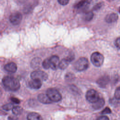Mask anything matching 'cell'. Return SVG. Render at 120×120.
Instances as JSON below:
<instances>
[{
  "instance_id": "ba28073f",
  "label": "cell",
  "mask_w": 120,
  "mask_h": 120,
  "mask_svg": "<svg viewBox=\"0 0 120 120\" xmlns=\"http://www.w3.org/2000/svg\"><path fill=\"white\" fill-rule=\"evenodd\" d=\"M74 59V56L72 54H71L68 56L67 57L64 58L60 61V64H59V68L62 70H64L66 69L70 63Z\"/></svg>"
},
{
  "instance_id": "484cf974",
  "label": "cell",
  "mask_w": 120,
  "mask_h": 120,
  "mask_svg": "<svg viewBox=\"0 0 120 120\" xmlns=\"http://www.w3.org/2000/svg\"><path fill=\"white\" fill-rule=\"evenodd\" d=\"M59 4H60L61 5L64 6L68 4L69 0H57Z\"/></svg>"
},
{
  "instance_id": "e0dca14e",
  "label": "cell",
  "mask_w": 120,
  "mask_h": 120,
  "mask_svg": "<svg viewBox=\"0 0 120 120\" xmlns=\"http://www.w3.org/2000/svg\"><path fill=\"white\" fill-rule=\"evenodd\" d=\"M41 64V59L39 57L33 58L30 62V66L33 68H38Z\"/></svg>"
},
{
  "instance_id": "4316f807",
  "label": "cell",
  "mask_w": 120,
  "mask_h": 120,
  "mask_svg": "<svg viewBox=\"0 0 120 120\" xmlns=\"http://www.w3.org/2000/svg\"><path fill=\"white\" fill-rule=\"evenodd\" d=\"M74 77V75L73 74H72V73H70L67 74L66 76H65L66 79L68 80H71V79H73Z\"/></svg>"
},
{
  "instance_id": "83f0119b",
  "label": "cell",
  "mask_w": 120,
  "mask_h": 120,
  "mask_svg": "<svg viewBox=\"0 0 120 120\" xmlns=\"http://www.w3.org/2000/svg\"><path fill=\"white\" fill-rule=\"evenodd\" d=\"M115 45H116V46L120 49V37L118 38L115 41Z\"/></svg>"
},
{
  "instance_id": "9a60e30c",
  "label": "cell",
  "mask_w": 120,
  "mask_h": 120,
  "mask_svg": "<svg viewBox=\"0 0 120 120\" xmlns=\"http://www.w3.org/2000/svg\"><path fill=\"white\" fill-rule=\"evenodd\" d=\"M118 15L116 13H112L106 15L105 20L107 23H113L117 21Z\"/></svg>"
},
{
  "instance_id": "7c38bea8",
  "label": "cell",
  "mask_w": 120,
  "mask_h": 120,
  "mask_svg": "<svg viewBox=\"0 0 120 120\" xmlns=\"http://www.w3.org/2000/svg\"><path fill=\"white\" fill-rule=\"evenodd\" d=\"M38 101L44 104H50L52 103V101L50 99L47 95L46 94L41 93L38 96Z\"/></svg>"
},
{
  "instance_id": "7402d4cb",
  "label": "cell",
  "mask_w": 120,
  "mask_h": 120,
  "mask_svg": "<svg viewBox=\"0 0 120 120\" xmlns=\"http://www.w3.org/2000/svg\"><path fill=\"white\" fill-rule=\"evenodd\" d=\"M42 65L43 67L45 68V69H49L50 68V64H49V58H47L45 59L42 62Z\"/></svg>"
},
{
  "instance_id": "5b68a950",
  "label": "cell",
  "mask_w": 120,
  "mask_h": 120,
  "mask_svg": "<svg viewBox=\"0 0 120 120\" xmlns=\"http://www.w3.org/2000/svg\"><path fill=\"white\" fill-rule=\"evenodd\" d=\"M99 96L98 92L94 89L88 90L86 93V100L91 103H94L98 101L99 98Z\"/></svg>"
},
{
  "instance_id": "1f68e13d",
  "label": "cell",
  "mask_w": 120,
  "mask_h": 120,
  "mask_svg": "<svg viewBox=\"0 0 120 120\" xmlns=\"http://www.w3.org/2000/svg\"></svg>"
},
{
  "instance_id": "9c48e42d",
  "label": "cell",
  "mask_w": 120,
  "mask_h": 120,
  "mask_svg": "<svg viewBox=\"0 0 120 120\" xmlns=\"http://www.w3.org/2000/svg\"><path fill=\"white\" fill-rule=\"evenodd\" d=\"M50 68L53 70H56L59 68L60 62L59 57L56 55H53L49 58Z\"/></svg>"
},
{
  "instance_id": "ffe728a7",
  "label": "cell",
  "mask_w": 120,
  "mask_h": 120,
  "mask_svg": "<svg viewBox=\"0 0 120 120\" xmlns=\"http://www.w3.org/2000/svg\"><path fill=\"white\" fill-rule=\"evenodd\" d=\"M94 16V14L92 12L89 11L86 12L84 15V19L86 21H90L92 20Z\"/></svg>"
},
{
  "instance_id": "f546056e",
  "label": "cell",
  "mask_w": 120,
  "mask_h": 120,
  "mask_svg": "<svg viewBox=\"0 0 120 120\" xmlns=\"http://www.w3.org/2000/svg\"><path fill=\"white\" fill-rule=\"evenodd\" d=\"M109 119L107 116H104V115L100 116L97 118V120H108Z\"/></svg>"
},
{
  "instance_id": "44dd1931",
  "label": "cell",
  "mask_w": 120,
  "mask_h": 120,
  "mask_svg": "<svg viewBox=\"0 0 120 120\" xmlns=\"http://www.w3.org/2000/svg\"><path fill=\"white\" fill-rule=\"evenodd\" d=\"M14 107V104L12 103H8L2 106V108L3 110L5 111H9L13 109V108Z\"/></svg>"
},
{
  "instance_id": "7a4b0ae2",
  "label": "cell",
  "mask_w": 120,
  "mask_h": 120,
  "mask_svg": "<svg viewBox=\"0 0 120 120\" xmlns=\"http://www.w3.org/2000/svg\"><path fill=\"white\" fill-rule=\"evenodd\" d=\"M89 63L87 58L81 57L74 64V68L78 71H83L86 70L89 67Z\"/></svg>"
},
{
  "instance_id": "277c9868",
  "label": "cell",
  "mask_w": 120,
  "mask_h": 120,
  "mask_svg": "<svg viewBox=\"0 0 120 120\" xmlns=\"http://www.w3.org/2000/svg\"><path fill=\"white\" fill-rule=\"evenodd\" d=\"M90 60L92 63L96 67H99L102 65L104 60L103 55L99 52H93L90 57Z\"/></svg>"
},
{
  "instance_id": "603a6c76",
  "label": "cell",
  "mask_w": 120,
  "mask_h": 120,
  "mask_svg": "<svg viewBox=\"0 0 120 120\" xmlns=\"http://www.w3.org/2000/svg\"><path fill=\"white\" fill-rule=\"evenodd\" d=\"M115 98L117 100H120V86L118 87L114 92Z\"/></svg>"
},
{
  "instance_id": "30bf717a",
  "label": "cell",
  "mask_w": 120,
  "mask_h": 120,
  "mask_svg": "<svg viewBox=\"0 0 120 120\" xmlns=\"http://www.w3.org/2000/svg\"><path fill=\"white\" fill-rule=\"evenodd\" d=\"M92 0H81L75 5V8L78 10H85L91 3Z\"/></svg>"
},
{
  "instance_id": "4fadbf2b",
  "label": "cell",
  "mask_w": 120,
  "mask_h": 120,
  "mask_svg": "<svg viewBox=\"0 0 120 120\" xmlns=\"http://www.w3.org/2000/svg\"><path fill=\"white\" fill-rule=\"evenodd\" d=\"M29 86L33 89H39L42 86V81L38 79H32L29 82Z\"/></svg>"
},
{
  "instance_id": "4dcf8cb0",
  "label": "cell",
  "mask_w": 120,
  "mask_h": 120,
  "mask_svg": "<svg viewBox=\"0 0 120 120\" xmlns=\"http://www.w3.org/2000/svg\"><path fill=\"white\" fill-rule=\"evenodd\" d=\"M108 0V1H112V0Z\"/></svg>"
},
{
  "instance_id": "8fae6325",
  "label": "cell",
  "mask_w": 120,
  "mask_h": 120,
  "mask_svg": "<svg viewBox=\"0 0 120 120\" xmlns=\"http://www.w3.org/2000/svg\"><path fill=\"white\" fill-rule=\"evenodd\" d=\"M110 78L108 75H105L101 76L97 81V83L98 86L102 88H105L108 84Z\"/></svg>"
},
{
  "instance_id": "6da1fadb",
  "label": "cell",
  "mask_w": 120,
  "mask_h": 120,
  "mask_svg": "<svg viewBox=\"0 0 120 120\" xmlns=\"http://www.w3.org/2000/svg\"><path fill=\"white\" fill-rule=\"evenodd\" d=\"M2 82L5 88L12 91H17L20 88L19 80L12 76H4L2 80Z\"/></svg>"
},
{
  "instance_id": "f1b7e54d",
  "label": "cell",
  "mask_w": 120,
  "mask_h": 120,
  "mask_svg": "<svg viewBox=\"0 0 120 120\" xmlns=\"http://www.w3.org/2000/svg\"><path fill=\"white\" fill-rule=\"evenodd\" d=\"M10 99H11V100L13 102H14V103H15V104H20V100H19L18 98H16L12 97V98H11Z\"/></svg>"
},
{
  "instance_id": "d6986e66",
  "label": "cell",
  "mask_w": 120,
  "mask_h": 120,
  "mask_svg": "<svg viewBox=\"0 0 120 120\" xmlns=\"http://www.w3.org/2000/svg\"><path fill=\"white\" fill-rule=\"evenodd\" d=\"M12 111L13 114L16 115H18L22 114L23 112V108L20 106H15L13 108Z\"/></svg>"
},
{
  "instance_id": "3957f363",
  "label": "cell",
  "mask_w": 120,
  "mask_h": 120,
  "mask_svg": "<svg viewBox=\"0 0 120 120\" xmlns=\"http://www.w3.org/2000/svg\"><path fill=\"white\" fill-rule=\"evenodd\" d=\"M46 94L50 99L54 102H58L62 99V96L60 92L54 88L48 89L46 90Z\"/></svg>"
},
{
  "instance_id": "cb8c5ba5",
  "label": "cell",
  "mask_w": 120,
  "mask_h": 120,
  "mask_svg": "<svg viewBox=\"0 0 120 120\" xmlns=\"http://www.w3.org/2000/svg\"><path fill=\"white\" fill-rule=\"evenodd\" d=\"M103 4H104V3H103V2H102L97 3L96 5H95L94 6V7H93V9L94 10H95V11H97V10L100 9L102 8V7L103 6Z\"/></svg>"
},
{
  "instance_id": "52a82bcc",
  "label": "cell",
  "mask_w": 120,
  "mask_h": 120,
  "mask_svg": "<svg viewBox=\"0 0 120 120\" xmlns=\"http://www.w3.org/2000/svg\"><path fill=\"white\" fill-rule=\"evenodd\" d=\"M22 20V15L19 12L12 13L9 16V21L13 25H16L20 24Z\"/></svg>"
},
{
  "instance_id": "d4e9b609",
  "label": "cell",
  "mask_w": 120,
  "mask_h": 120,
  "mask_svg": "<svg viewBox=\"0 0 120 120\" xmlns=\"http://www.w3.org/2000/svg\"><path fill=\"white\" fill-rule=\"evenodd\" d=\"M112 112L111 109L108 107H105L101 112V113L102 114H109V113H111Z\"/></svg>"
},
{
  "instance_id": "5bb4252c",
  "label": "cell",
  "mask_w": 120,
  "mask_h": 120,
  "mask_svg": "<svg viewBox=\"0 0 120 120\" xmlns=\"http://www.w3.org/2000/svg\"><path fill=\"white\" fill-rule=\"evenodd\" d=\"M4 69L10 73H15L17 70V66L14 62H11L5 64L4 66Z\"/></svg>"
},
{
  "instance_id": "ac0fdd59",
  "label": "cell",
  "mask_w": 120,
  "mask_h": 120,
  "mask_svg": "<svg viewBox=\"0 0 120 120\" xmlns=\"http://www.w3.org/2000/svg\"><path fill=\"white\" fill-rule=\"evenodd\" d=\"M27 119L29 120H42V118L38 113L31 112L27 115Z\"/></svg>"
},
{
  "instance_id": "8992f818",
  "label": "cell",
  "mask_w": 120,
  "mask_h": 120,
  "mask_svg": "<svg viewBox=\"0 0 120 120\" xmlns=\"http://www.w3.org/2000/svg\"><path fill=\"white\" fill-rule=\"evenodd\" d=\"M30 77L32 79H38L41 81H45L48 79V75L45 72L40 70H36L30 74Z\"/></svg>"
},
{
  "instance_id": "2e32d148",
  "label": "cell",
  "mask_w": 120,
  "mask_h": 120,
  "mask_svg": "<svg viewBox=\"0 0 120 120\" xmlns=\"http://www.w3.org/2000/svg\"><path fill=\"white\" fill-rule=\"evenodd\" d=\"M105 103V101L104 99L103 98H99L98 101L93 103L92 106L94 110H99L104 106Z\"/></svg>"
}]
</instances>
